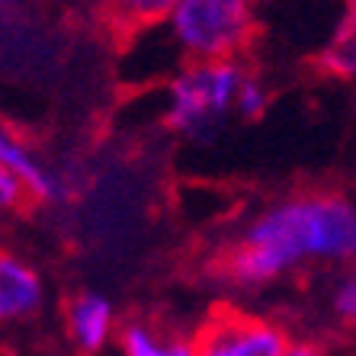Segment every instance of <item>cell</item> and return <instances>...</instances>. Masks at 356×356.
<instances>
[{
    "instance_id": "1",
    "label": "cell",
    "mask_w": 356,
    "mask_h": 356,
    "mask_svg": "<svg viewBox=\"0 0 356 356\" xmlns=\"http://www.w3.org/2000/svg\"><path fill=\"white\" fill-rule=\"evenodd\" d=\"M356 257V206L334 193H305L273 202L222 257L234 286H266L302 264H340Z\"/></svg>"
},
{
    "instance_id": "2",
    "label": "cell",
    "mask_w": 356,
    "mask_h": 356,
    "mask_svg": "<svg viewBox=\"0 0 356 356\" xmlns=\"http://www.w3.org/2000/svg\"><path fill=\"white\" fill-rule=\"evenodd\" d=\"M248 71L241 61H190L167 87L164 119L186 138H209L234 113Z\"/></svg>"
},
{
    "instance_id": "3",
    "label": "cell",
    "mask_w": 356,
    "mask_h": 356,
    "mask_svg": "<svg viewBox=\"0 0 356 356\" xmlns=\"http://www.w3.org/2000/svg\"><path fill=\"white\" fill-rule=\"evenodd\" d=\"M183 61H238L254 35V0H177L164 23Z\"/></svg>"
},
{
    "instance_id": "4",
    "label": "cell",
    "mask_w": 356,
    "mask_h": 356,
    "mask_svg": "<svg viewBox=\"0 0 356 356\" xmlns=\"http://www.w3.org/2000/svg\"><path fill=\"white\" fill-rule=\"evenodd\" d=\"M196 356H286L289 337L273 321L241 312H216L193 337Z\"/></svg>"
},
{
    "instance_id": "5",
    "label": "cell",
    "mask_w": 356,
    "mask_h": 356,
    "mask_svg": "<svg viewBox=\"0 0 356 356\" xmlns=\"http://www.w3.org/2000/svg\"><path fill=\"white\" fill-rule=\"evenodd\" d=\"M0 167L17 177L23 183L26 196L35 199V202L55 206V202H61L67 196L65 177L55 167L45 164L42 158H35V151L17 132H10V129H3V135H0Z\"/></svg>"
},
{
    "instance_id": "6",
    "label": "cell",
    "mask_w": 356,
    "mask_h": 356,
    "mask_svg": "<svg viewBox=\"0 0 356 356\" xmlns=\"http://www.w3.org/2000/svg\"><path fill=\"white\" fill-rule=\"evenodd\" d=\"M45 302V286L33 266L17 254L0 257V318L3 321H26Z\"/></svg>"
},
{
    "instance_id": "7",
    "label": "cell",
    "mask_w": 356,
    "mask_h": 356,
    "mask_svg": "<svg viewBox=\"0 0 356 356\" xmlns=\"http://www.w3.org/2000/svg\"><path fill=\"white\" fill-rule=\"evenodd\" d=\"M67 334L81 353H99L116 334V308L99 292H81L67 305Z\"/></svg>"
},
{
    "instance_id": "8",
    "label": "cell",
    "mask_w": 356,
    "mask_h": 356,
    "mask_svg": "<svg viewBox=\"0 0 356 356\" xmlns=\"http://www.w3.org/2000/svg\"><path fill=\"white\" fill-rule=\"evenodd\" d=\"M119 347H122V356H196L193 340L161 337L148 324H129L119 337Z\"/></svg>"
},
{
    "instance_id": "9",
    "label": "cell",
    "mask_w": 356,
    "mask_h": 356,
    "mask_svg": "<svg viewBox=\"0 0 356 356\" xmlns=\"http://www.w3.org/2000/svg\"><path fill=\"white\" fill-rule=\"evenodd\" d=\"M321 67L334 77H356V13H347L321 51Z\"/></svg>"
},
{
    "instance_id": "10",
    "label": "cell",
    "mask_w": 356,
    "mask_h": 356,
    "mask_svg": "<svg viewBox=\"0 0 356 356\" xmlns=\"http://www.w3.org/2000/svg\"><path fill=\"white\" fill-rule=\"evenodd\" d=\"M174 7H177V0H109V10H113L122 23H132V26L167 23V17H170Z\"/></svg>"
},
{
    "instance_id": "11",
    "label": "cell",
    "mask_w": 356,
    "mask_h": 356,
    "mask_svg": "<svg viewBox=\"0 0 356 356\" xmlns=\"http://www.w3.org/2000/svg\"><path fill=\"white\" fill-rule=\"evenodd\" d=\"M266 106H270V90H266V83L260 81V77L248 74L244 83H241V90H238L234 113H238L241 119H257L266 113Z\"/></svg>"
},
{
    "instance_id": "12",
    "label": "cell",
    "mask_w": 356,
    "mask_h": 356,
    "mask_svg": "<svg viewBox=\"0 0 356 356\" xmlns=\"http://www.w3.org/2000/svg\"><path fill=\"white\" fill-rule=\"evenodd\" d=\"M331 312L340 318L343 324L356 327V270L347 273L343 280L334 286L331 292Z\"/></svg>"
},
{
    "instance_id": "13",
    "label": "cell",
    "mask_w": 356,
    "mask_h": 356,
    "mask_svg": "<svg viewBox=\"0 0 356 356\" xmlns=\"http://www.w3.org/2000/svg\"><path fill=\"white\" fill-rule=\"evenodd\" d=\"M26 199H29V196H26L23 183L10 174V170H3V167H0V209H3V212H10V209L23 206Z\"/></svg>"
},
{
    "instance_id": "14",
    "label": "cell",
    "mask_w": 356,
    "mask_h": 356,
    "mask_svg": "<svg viewBox=\"0 0 356 356\" xmlns=\"http://www.w3.org/2000/svg\"><path fill=\"white\" fill-rule=\"evenodd\" d=\"M286 356H321V350L312 347V343H292Z\"/></svg>"
},
{
    "instance_id": "15",
    "label": "cell",
    "mask_w": 356,
    "mask_h": 356,
    "mask_svg": "<svg viewBox=\"0 0 356 356\" xmlns=\"http://www.w3.org/2000/svg\"><path fill=\"white\" fill-rule=\"evenodd\" d=\"M347 13H356V0H347Z\"/></svg>"
}]
</instances>
